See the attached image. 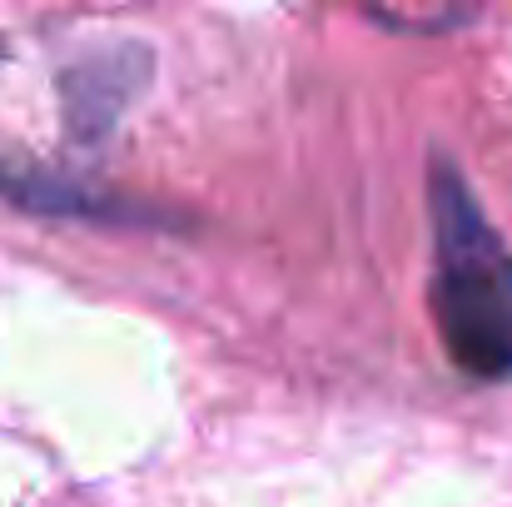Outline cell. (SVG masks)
<instances>
[{"instance_id": "1", "label": "cell", "mask_w": 512, "mask_h": 507, "mask_svg": "<svg viewBox=\"0 0 512 507\" xmlns=\"http://www.w3.org/2000/svg\"><path fill=\"white\" fill-rule=\"evenodd\" d=\"M428 219H433V329L448 363L468 378L512 373V249L478 209L468 179L453 160L428 169Z\"/></svg>"}]
</instances>
